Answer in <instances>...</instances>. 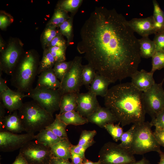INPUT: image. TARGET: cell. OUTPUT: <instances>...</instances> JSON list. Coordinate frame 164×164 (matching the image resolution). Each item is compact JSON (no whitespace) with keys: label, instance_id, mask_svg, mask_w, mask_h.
I'll return each mask as SVG.
<instances>
[{"label":"cell","instance_id":"obj_21","mask_svg":"<svg viewBox=\"0 0 164 164\" xmlns=\"http://www.w3.org/2000/svg\"><path fill=\"white\" fill-rule=\"evenodd\" d=\"M72 145L68 138L62 139L50 147L52 157L67 160L71 159Z\"/></svg>","mask_w":164,"mask_h":164},{"label":"cell","instance_id":"obj_24","mask_svg":"<svg viewBox=\"0 0 164 164\" xmlns=\"http://www.w3.org/2000/svg\"><path fill=\"white\" fill-rule=\"evenodd\" d=\"M63 139L60 138L52 131L46 128L41 130L35 135L36 140L50 148Z\"/></svg>","mask_w":164,"mask_h":164},{"label":"cell","instance_id":"obj_22","mask_svg":"<svg viewBox=\"0 0 164 164\" xmlns=\"http://www.w3.org/2000/svg\"><path fill=\"white\" fill-rule=\"evenodd\" d=\"M77 94L75 92H70L63 94L60 103L59 114L76 111L77 106Z\"/></svg>","mask_w":164,"mask_h":164},{"label":"cell","instance_id":"obj_52","mask_svg":"<svg viewBox=\"0 0 164 164\" xmlns=\"http://www.w3.org/2000/svg\"><path fill=\"white\" fill-rule=\"evenodd\" d=\"M7 43H6L0 35V52L3 51L6 48Z\"/></svg>","mask_w":164,"mask_h":164},{"label":"cell","instance_id":"obj_35","mask_svg":"<svg viewBox=\"0 0 164 164\" xmlns=\"http://www.w3.org/2000/svg\"><path fill=\"white\" fill-rule=\"evenodd\" d=\"M114 123L106 124L104 128L111 136L113 139L116 142L120 140L121 137L124 132L123 130L120 125V123L114 125Z\"/></svg>","mask_w":164,"mask_h":164},{"label":"cell","instance_id":"obj_6","mask_svg":"<svg viewBox=\"0 0 164 164\" xmlns=\"http://www.w3.org/2000/svg\"><path fill=\"white\" fill-rule=\"evenodd\" d=\"M24 44L17 37H10L0 52V72L11 76L25 52Z\"/></svg>","mask_w":164,"mask_h":164},{"label":"cell","instance_id":"obj_13","mask_svg":"<svg viewBox=\"0 0 164 164\" xmlns=\"http://www.w3.org/2000/svg\"><path fill=\"white\" fill-rule=\"evenodd\" d=\"M97 96L89 91L85 93H78L76 111L87 118L100 106Z\"/></svg>","mask_w":164,"mask_h":164},{"label":"cell","instance_id":"obj_32","mask_svg":"<svg viewBox=\"0 0 164 164\" xmlns=\"http://www.w3.org/2000/svg\"><path fill=\"white\" fill-rule=\"evenodd\" d=\"M96 73V70L89 64L83 65L82 72V85H84L89 90Z\"/></svg>","mask_w":164,"mask_h":164},{"label":"cell","instance_id":"obj_10","mask_svg":"<svg viewBox=\"0 0 164 164\" xmlns=\"http://www.w3.org/2000/svg\"><path fill=\"white\" fill-rule=\"evenodd\" d=\"M72 60L70 68L64 77L58 89L63 94L70 92L79 93L82 85V57L77 56Z\"/></svg>","mask_w":164,"mask_h":164},{"label":"cell","instance_id":"obj_5","mask_svg":"<svg viewBox=\"0 0 164 164\" xmlns=\"http://www.w3.org/2000/svg\"><path fill=\"white\" fill-rule=\"evenodd\" d=\"M135 124L133 139L129 150L131 153L142 155L152 151L160 152V146L154 136L150 122L144 121Z\"/></svg>","mask_w":164,"mask_h":164},{"label":"cell","instance_id":"obj_48","mask_svg":"<svg viewBox=\"0 0 164 164\" xmlns=\"http://www.w3.org/2000/svg\"><path fill=\"white\" fill-rule=\"evenodd\" d=\"M2 74H0V94L9 88L7 85L6 81L2 77Z\"/></svg>","mask_w":164,"mask_h":164},{"label":"cell","instance_id":"obj_51","mask_svg":"<svg viewBox=\"0 0 164 164\" xmlns=\"http://www.w3.org/2000/svg\"><path fill=\"white\" fill-rule=\"evenodd\" d=\"M132 164H151L150 161L145 157L143 158L140 160L136 161Z\"/></svg>","mask_w":164,"mask_h":164},{"label":"cell","instance_id":"obj_1","mask_svg":"<svg viewBox=\"0 0 164 164\" xmlns=\"http://www.w3.org/2000/svg\"><path fill=\"white\" fill-rule=\"evenodd\" d=\"M114 9L95 7L82 27L77 49L112 83L131 77L141 61L138 39Z\"/></svg>","mask_w":164,"mask_h":164},{"label":"cell","instance_id":"obj_8","mask_svg":"<svg viewBox=\"0 0 164 164\" xmlns=\"http://www.w3.org/2000/svg\"><path fill=\"white\" fill-rule=\"evenodd\" d=\"M32 98L48 112L53 114L60 109L63 94L58 89L53 90L42 87H36L26 94Z\"/></svg>","mask_w":164,"mask_h":164},{"label":"cell","instance_id":"obj_18","mask_svg":"<svg viewBox=\"0 0 164 164\" xmlns=\"http://www.w3.org/2000/svg\"><path fill=\"white\" fill-rule=\"evenodd\" d=\"M0 131L18 134L24 131V129L18 114V111L5 115L0 119Z\"/></svg>","mask_w":164,"mask_h":164},{"label":"cell","instance_id":"obj_42","mask_svg":"<svg viewBox=\"0 0 164 164\" xmlns=\"http://www.w3.org/2000/svg\"><path fill=\"white\" fill-rule=\"evenodd\" d=\"M54 46L67 47V41L64 38L63 36L59 32L50 43L47 48Z\"/></svg>","mask_w":164,"mask_h":164},{"label":"cell","instance_id":"obj_12","mask_svg":"<svg viewBox=\"0 0 164 164\" xmlns=\"http://www.w3.org/2000/svg\"><path fill=\"white\" fill-rule=\"evenodd\" d=\"M34 134L26 133L18 134L0 131V150L11 152L20 149L29 142L35 139Z\"/></svg>","mask_w":164,"mask_h":164},{"label":"cell","instance_id":"obj_9","mask_svg":"<svg viewBox=\"0 0 164 164\" xmlns=\"http://www.w3.org/2000/svg\"><path fill=\"white\" fill-rule=\"evenodd\" d=\"M164 79L159 83H155L150 89L143 92L144 107L146 114L152 119L164 110Z\"/></svg>","mask_w":164,"mask_h":164},{"label":"cell","instance_id":"obj_20","mask_svg":"<svg viewBox=\"0 0 164 164\" xmlns=\"http://www.w3.org/2000/svg\"><path fill=\"white\" fill-rule=\"evenodd\" d=\"M111 83L107 78L97 72L88 91L97 96H100L104 97L108 90V86Z\"/></svg>","mask_w":164,"mask_h":164},{"label":"cell","instance_id":"obj_4","mask_svg":"<svg viewBox=\"0 0 164 164\" xmlns=\"http://www.w3.org/2000/svg\"><path fill=\"white\" fill-rule=\"evenodd\" d=\"M18 112L24 131L27 133L39 132L54 120L53 114L33 100L23 103Z\"/></svg>","mask_w":164,"mask_h":164},{"label":"cell","instance_id":"obj_49","mask_svg":"<svg viewBox=\"0 0 164 164\" xmlns=\"http://www.w3.org/2000/svg\"><path fill=\"white\" fill-rule=\"evenodd\" d=\"M12 164H28V163L25 158L19 153Z\"/></svg>","mask_w":164,"mask_h":164},{"label":"cell","instance_id":"obj_40","mask_svg":"<svg viewBox=\"0 0 164 164\" xmlns=\"http://www.w3.org/2000/svg\"><path fill=\"white\" fill-rule=\"evenodd\" d=\"M156 51L164 52V31L155 34L153 40Z\"/></svg>","mask_w":164,"mask_h":164},{"label":"cell","instance_id":"obj_14","mask_svg":"<svg viewBox=\"0 0 164 164\" xmlns=\"http://www.w3.org/2000/svg\"><path fill=\"white\" fill-rule=\"evenodd\" d=\"M26 97L24 93L17 90L9 88L0 94V101L10 113L18 111L22 105L23 98Z\"/></svg>","mask_w":164,"mask_h":164},{"label":"cell","instance_id":"obj_28","mask_svg":"<svg viewBox=\"0 0 164 164\" xmlns=\"http://www.w3.org/2000/svg\"><path fill=\"white\" fill-rule=\"evenodd\" d=\"M56 26L46 25L40 37V41L43 50L47 48L50 43L59 32Z\"/></svg>","mask_w":164,"mask_h":164},{"label":"cell","instance_id":"obj_53","mask_svg":"<svg viewBox=\"0 0 164 164\" xmlns=\"http://www.w3.org/2000/svg\"><path fill=\"white\" fill-rule=\"evenodd\" d=\"M81 164H101L99 160L97 162H93L85 159Z\"/></svg>","mask_w":164,"mask_h":164},{"label":"cell","instance_id":"obj_29","mask_svg":"<svg viewBox=\"0 0 164 164\" xmlns=\"http://www.w3.org/2000/svg\"><path fill=\"white\" fill-rule=\"evenodd\" d=\"M74 15H71L70 18L61 24L58 27L59 31L67 39V47L73 43V21Z\"/></svg>","mask_w":164,"mask_h":164},{"label":"cell","instance_id":"obj_38","mask_svg":"<svg viewBox=\"0 0 164 164\" xmlns=\"http://www.w3.org/2000/svg\"><path fill=\"white\" fill-rule=\"evenodd\" d=\"M97 134L95 130H83L80 135L78 145H84L94 141V138Z\"/></svg>","mask_w":164,"mask_h":164},{"label":"cell","instance_id":"obj_44","mask_svg":"<svg viewBox=\"0 0 164 164\" xmlns=\"http://www.w3.org/2000/svg\"><path fill=\"white\" fill-rule=\"evenodd\" d=\"M153 134L160 145L164 147V129L155 128Z\"/></svg>","mask_w":164,"mask_h":164},{"label":"cell","instance_id":"obj_2","mask_svg":"<svg viewBox=\"0 0 164 164\" xmlns=\"http://www.w3.org/2000/svg\"><path fill=\"white\" fill-rule=\"evenodd\" d=\"M104 104L122 127L145 121L143 92L131 82L118 84L109 89L104 97Z\"/></svg>","mask_w":164,"mask_h":164},{"label":"cell","instance_id":"obj_46","mask_svg":"<svg viewBox=\"0 0 164 164\" xmlns=\"http://www.w3.org/2000/svg\"><path fill=\"white\" fill-rule=\"evenodd\" d=\"M70 152L72 164H81L84 159L79 155L72 152Z\"/></svg>","mask_w":164,"mask_h":164},{"label":"cell","instance_id":"obj_3","mask_svg":"<svg viewBox=\"0 0 164 164\" xmlns=\"http://www.w3.org/2000/svg\"><path fill=\"white\" fill-rule=\"evenodd\" d=\"M39 55L37 51L31 49L25 51L11 76V85L17 90L28 93L32 88L38 75Z\"/></svg>","mask_w":164,"mask_h":164},{"label":"cell","instance_id":"obj_54","mask_svg":"<svg viewBox=\"0 0 164 164\" xmlns=\"http://www.w3.org/2000/svg\"><path fill=\"white\" fill-rule=\"evenodd\" d=\"M158 153L160 158L158 164H164V152L161 151Z\"/></svg>","mask_w":164,"mask_h":164},{"label":"cell","instance_id":"obj_30","mask_svg":"<svg viewBox=\"0 0 164 164\" xmlns=\"http://www.w3.org/2000/svg\"><path fill=\"white\" fill-rule=\"evenodd\" d=\"M67 125L62 121L55 115L54 121L45 128L52 131L56 135L61 139L68 138L66 131Z\"/></svg>","mask_w":164,"mask_h":164},{"label":"cell","instance_id":"obj_16","mask_svg":"<svg viewBox=\"0 0 164 164\" xmlns=\"http://www.w3.org/2000/svg\"><path fill=\"white\" fill-rule=\"evenodd\" d=\"M153 73L142 69L137 70L132 75L131 82L139 91L144 92L150 89L155 83Z\"/></svg>","mask_w":164,"mask_h":164},{"label":"cell","instance_id":"obj_37","mask_svg":"<svg viewBox=\"0 0 164 164\" xmlns=\"http://www.w3.org/2000/svg\"><path fill=\"white\" fill-rule=\"evenodd\" d=\"M67 47L54 46L47 48L56 62L65 61L66 51Z\"/></svg>","mask_w":164,"mask_h":164},{"label":"cell","instance_id":"obj_26","mask_svg":"<svg viewBox=\"0 0 164 164\" xmlns=\"http://www.w3.org/2000/svg\"><path fill=\"white\" fill-rule=\"evenodd\" d=\"M152 2L153 12L152 16L156 33L164 31V12L156 1L154 0Z\"/></svg>","mask_w":164,"mask_h":164},{"label":"cell","instance_id":"obj_11","mask_svg":"<svg viewBox=\"0 0 164 164\" xmlns=\"http://www.w3.org/2000/svg\"><path fill=\"white\" fill-rule=\"evenodd\" d=\"M20 153L28 164H49L52 157L50 148L32 141L20 149Z\"/></svg>","mask_w":164,"mask_h":164},{"label":"cell","instance_id":"obj_50","mask_svg":"<svg viewBox=\"0 0 164 164\" xmlns=\"http://www.w3.org/2000/svg\"><path fill=\"white\" fill-rule=\"evenodd\" d=\"M5 108L4 107L2 102H0V119H2L5 115Z\"/></svg>","mask_w":164,"mask_h":164},{"label":"cell","instance_id":"obj_17","mask_svg":"<svg viewBox=\"0 0 164 164\" xmlns=\"http://www.w3.org/2000/svg\"><path fill=\"white\" fill-rule=\"evenodd\" d=\"M90 122L104 128L106 124L118 121L111 111L107 107L100 106L95 111L87 118Z\"/></svg>","mask_w":164,"mask_h":164},{"label":"cell","instance_id":"obj_45","mask_svg":"<svg viewBox=\"0 0 164 164\" xmlns=\"http://www.w3.org/2000/svg\"><path fill=\"white\" fill-rule=\"evenodd\" d=\"M46 25H52L56 26L58 28L60 25V18L57 9L55 8L53 14Z\"/></svg>","mask_w":164,"mask_h":164},{"label":"cell","instance_id":"obj_34","mask_svg":"<svg viewBox=\"0 0 164 164\" xmlns=\"http://www.w3.org/2000/svg\"><path fill=\"white\" fill-rule=\"evenodd\" d=\"M135 127V124H134L128 130L123 133L120 139L119 145L129 151L132 142Z\"/></svg>","mask_w":164,"mask_h":164},{"label":"cell","instance_id":"obj_27","mask_svg":"<svg viewBox=\"0 0 164 164\" xmlns=\"http://www.w3.org/2000/svg\"><path fill=\"white\" fill-rule=\"evenodd\" d=\"M83 2L82 0H62L59 1L56 8L63 10L66 12H70L74 15Z\"/></svg>","mask_w":164,"mask_h":164},{"label":"cell","instance_id":"obj_25","mask_svg":"<svg viewBox=\"0 0 164 164\" xmlns=\"http://www.w3.org/2000/svg\"><path fill=\"white\" fill-rule=\"evenodd\" d=\"M138 40L141 57H152L156 52L155 46L153 40H151L148 37H142Z\"/></svg>","mask_w":164,"mask_h":164},{"label":"cell","instance_id":"obj_23","mask_svg":"<svg viewBox=\"0 0 164 164\" xmlns=\"http://www.w3.org/2000/svg\"><path fill=\"white\" fill-rule=\"evenodd\" d=\"M59 119L67 126L69 125H79L88 122L87 119L82 116L76 111L56 114Z\"/></svg>","mask_w":164,"mask_h":164},{"label":"cell","instance_id":"obj_15","mask_svg":"<svg viewBox=\"0 0 164 164\" xmlns=\"http://www.w3.org/2000/svg\"><path fill=\"white\" fill-rule=\"evenodd\" d=\"M128 24L134 32L142 37L156 33L152 15L145 18H133L128 21Z\"/></svg>","mask_w":164,"mask_h":164},{"label":"cell","instance_id":"obj_47","mask_svg":"<svg viewBox=\"0 0 164 164\" xmlns=\"http://www.w3.org/2000/svg\"><path fill=\"white\" fill-rule=\"evenodd\" d=\"M50 164H72L68 160L62 159L52 157L50 160Z\"/></svg>","mask_w":164,"mask_h":164},{"label":"cell","instance_id":"obj_39","mask_svg":"<svg viewBox=\"0 0 164 164\" xmlns=\"http://www.w3.org/2000/svg\"><path fill=\"white\" fill-rule=\"evenodd\" d=\"M13 17L5 11H0V28L2 30H6L7 27L14 22Z\"/></svg>","mask_w":164,"mask_h":164},{"label":"cell","instance_id":"obj_31","mask_svg":"<svg viewBox=\"0 0 164 164\" xmlns=\"http://www.w3.org/2000/svg\"><path fill=\"white\" fill-rule=\"evenodd\" d=\"M56 62L47 48L43 50V56L39 63L38 74L39 75L43 71L53 68Z\"/></svg>","mask_w":164,"mask_h":164},{"label":"cell","instance_id":"obj_7","mask_svg":"<svg viewBox=\"0 0 164 164\" xmlns=\"http://www.w3.org/2000/svg\"><path fill=\"white\" fill-rule=\"evenodd\" d=\"M99 160L101 164H132L136 161L134 155L119 144L109 142L100 150Z\"/></svg>","mask_w":164,"mask_h":164},{"label":"cell","instance_id":"obj_33","mask_svg":"<svg viewBox=\"0 0 164 164\" xmlns=\"http://www.w3.org/2000/svg\"><path fill=\"white\" fill-rule=\"evenodd\" d=\"M72 63V60L67 62H56L53 69L55 75L60 82L70 69Z\"/></svg>","mask_w":164,"mask_h":164},{"label":"cell","instance_id":"obj_41","mask_svg":"<svg viewBox=\"0 0 164 164\" xmlns=\"http://www.w3.org/2000/svg\"><path fill=\"white\" fill-rule=\"evenodd\" d=\"M94 141L87 144L83 145H72L70 148V151L76 154L84 159L85 152L86 150L89 147L92 146L94 143Z\"/></svg>","mask_w":164,"mask_h":164},{"label":"cell","instance_id":"obj_36","mask_svg":"<svg viewBox=\"0 0 164 164\" xmlns=\"http://www.w3.org/2000/svg\"><path fill=\"white\" fill-rule=\"evenodd\" d=\"M152 58L151 72L154 73L156 70L164 68V52L156 51Z\"/></svg>","mask_w":164,"mask_h":164},{"label":"cell","instance_id":"obj_43","mask_svg":"<svg viewBox=\"0 0 164 164\" xmlns=\"http://www.w3.org/2000/svg\"><path fill=\"white\" fill-rule=\"evenodd\" d=\"M150 123L152 126L164 129V110L159 113L155 118L152 119Z\"/></svg>","mask_w":164,"mask_h":164},{"label":"cell","instance_id":"obj_55","mask_svg":"<svg viewBox=\"0 0 164 164\" xmlns=\"http://www.w3.org/2000/svg\"><path fill=\"white\" fill-rule=\"evenodd\" d=\"M49 164H50L49 163Z\"/></svg>","mask_w":164,"mask_h":164},{"label":"cell","instance_id":"obj_56","mask_svg":"<svg viewBox=\"0 0 164 164\" xmlns=\"http://www.w3.org/2000/svg\"></svg>","mask_w":164,"mask_h":164},{"label":"cell","instance_id":"obj_19","mask_svg":"<svg viewBox=\"0 0 164 164\" xmlns=\"http://www.w3.org/2000/svg\"><path fill=\"white\" fill-rule=\"evenodd\" d=\"M60 84V81L52 68L43 71L39 75L36 86L56 90L59 88Z\"/></svg>","mask_w":164,"mask_h":164}]
</instances>
